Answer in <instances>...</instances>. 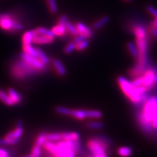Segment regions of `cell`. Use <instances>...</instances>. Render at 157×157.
I'll use <instances>...</instances> for the list:
<instances>
[{"label":"cell","mask_w":157,"mask_h":157,"mask_svg":"<svg viewBox=\"0 0 157 157\" xmlns=\"http://www.w3.org/2000/svg\"><path fill=\"white\" fill-rule=\"evenodd\" d=\"M0 157H10L8 152L5 149L0 148Z\"/></svg>","instance_id":"37"},{"label":"cell","mask_w":157,"mask_h":157,"mask_svg":"<svg viewBox=\"0 0 157 157\" xmlns=\"http://www.w3.org/2000/svg\"><path fill=\"white\" fill-rule=\"evenodd\" d=\"M52 65H53V67L56 69V72L60 76H65L66 73H67L66 68H65L63 63L60 60H58V59H53V60H52Z\"/></svg>","instance_id":"11"},{"label":"cell","mask_w":157,"mask_h":157,"mask_svg":"<svg viewBox=\"0 0 157 157\" xmlns=\"http://www.w3.org/2000/svg\"><path fill=\"white\" fill-rule=\"evenodd\" d=\"M56 111L57 113H58L59 114L64 116H70L71 109L63 106H58L56 108Z\"/></svg>","instance_id":"30"},{"label":"cell","mask_w":157,"mask_h":157,"mask_svg":"<svg viewBox=\"0 0 157 157\" xmlns=\"http://www.w3.org/2000/svg\"><path fill=\"white\" fill-rule=\"evenodd\" d=\"M23 52L29 55V56L37 57L36 48H34L31 44H23Z\"/></svg>","instance_id":"22"},{"label":"cell","mask_w":157,"mask_h":157,"mask_svg":"<svg viewBox=\"0 0 157 157\" xmlns=\"http://www.w3.org/2000/svg\"><path fill=\"white\" fill-rule=\"evenodd\" d=\"M84 39H86V38H84V37L83 36H82V35L78 34L77 36H76L75 38H74V42H75L76 44H77V43L82 42V41L84 40Z\"/></svg>","instance_id":"36"},{"label":"cell","mask_w":157,"mask_h":157,"mask_svg":"<svg viewBox=\"0 0 157 157\" xmlns=\"http://www.w3.org/2000/svg\"><path fill=\"white\" fill-rule=\"evenodd\" d=\"M86 114L87 118L92 119H101L103 117V113L98 110H86Z\"/></svg>","instance_id":"24"},{"label":"cell","mask_w":157,"mask_h":157,"mask_svg":"<svg viewBox=\"0 0 157 157\" xmlns=\"http://www.w3.org/2000/svg\"><path fill=\"white\" fill-rule=\"evenodd\" d=\"M88 46H89V42L86 39L82 41V42L76 44V50L77 51H82L85 50L86 48H87Z\"/></svg>","instance_id":"29"},{"label":"cell","mask_w":157,"mask_h":157,"mask_svg":"<svg viewBox=\"0 0 157 157\" xmlns=\"http://www.w3.org/2000/svg\"><path fill=\"white\" fill-rule=\"evenodd\" d=\"M67 21H67V17H66V15H62V16L60 17V19H59L58 23L66 25V23H67Z\"/></svg>","instance_id":"38"},{"label":"cell","mask_w":157,"mask_h":157,"mask_svg":"<svg viewBox=\"0 0 157 157\" xmlns=\"http://www.w3.org/2000/svg\"><path fill=\"white\" fill-rule=\"evenodd\" d=\"M35 31V35L36 34H42V35H46V36H55V35L51 29H48L44 27H39L34 29Z\"/></svg>","instance_id":"23"},{"label":"cell","mask_w":157,"mask_h":157,"mask_svg":"<svg viewBox=\"0 0 157 157\" xmlns=\"http://www.w3.org/2000/svg\"><path fill=\"white\" fill-rule=\"evenodd\" d=\"M23 157H32L31 156V154L30 155H28V156H23Z\"/></svg>","instance_id":"43"},{"label":"cell","mask_w":157,"mask_h":157,"mask_svg":"<svg viewBox=\"0 0 157 157\" xmlns=\"http://www.w3.org/2000/svg\"><path fill=\"white\" fill-rule=\"evenodd\" d=\"M49 9L52 13H56L58 11V6H57L56 0H48Z\"/></svg>","instance_id":"33"},{"label":"cell","mask_w":157,"mask_h":157,"mask_svg":"<svg viewBox=\"0 0 157 157\" xmlns=\"http://www.w3.org/2000/svg\"><path fill=\"white\" fill-rule=\"evenodd\" d=\"M132 85L134 86V87H139V86L143 85V78L142 75L136 76V77L132 80Z\"/></svg>","instance_id":"34"},{"label":"cell","mask_w":157,"mask_h":157,"mask_svg":"<svg viewBox=\"0 0 157 157\" xmlns=\"http://www.w3.org/2000/svg\"><path fill=\"white\" fill-rule=\"evenodd\" d=\"M23 133V125L22 121H18L17 126L13 130L7 133L3 138H0V146H12L19 142Z\"/></svg>","instance_id":"4"},{"label":"cell","mask_w":157,"mask_h":157,"mask_svg":"<svg viewBox=\"0 0 157 157\" xmlns=\"http://www.w3.org/2000/svg\"><path fill=\"white\" fill-rule=\"evenodd\" d=\"M147 11L150 13L152 16L154 17V18L157 19V10L152 6H148L147 7Z\"/></svg>","instance_id":"35"},{"label":"cell","mask_w":157,"mask_h":157,"mask_svg":"<svg viewBox=\"0 0 157 157\" xmlns=\"http://www.w3.org/2000/svg\"><path fill=\"white\" fill-rule=\"evenodd\" d=\"M127 47L130 56L134 58H137V57H138V50H137L136 44L132 42H129L127 44Z\"/></svg>","instance_id":"21"},{"label":"cell","mask_w":157,"mask_h":157,"mask_svg":"<svg viewBox=\"0 0 157 157\" xmlns=\"http://www.w3.org/2000/svg\"><path fill=\"white\" fill-rule=\"evenodd\" d=\"M139 122L146 132L157 129V97L148 98L144 102L141 113L139 115Z\"/></svg>","instance_id":"1"},{"label":"cell","mask_w":157,"mask_h":157,"mask_svg":"<svg viewBox=\"0 0 157 157\" xmlns=\"http://www.w3.org/2000/svg\"><path fill=\"white\" fill-rule=\"evenodd\" d=\"M46 135H47V132H41L36 137V141H35V145H37V146L42 147L43 146V144H44V143L47 141Z\"/></svg>","instance_id":"27"},{"label":"cell","mask_w":157,"mask_h":157,"mask_svg":"<svg viewBox=\"0 0 157 157\" xmlns=\"http://www.w3.org/2000/svg\"><path fill=\"white\" fill-rule=\"evenodd\" d=\"M157 29V19L154 18V21H152L151 23V29Z\"/></svg>","instance_id":"39"},{"label":"cell","mask_w":157,"mask_h":157,"mask_svg":"<svg viewBox=\"0 0 157 157\" xmlns=\"http://www.w3.org/2000/svg\"><path fill=\"white\" fill-rule=\"evenodd\" d=\"M151 34L153 36L157 37V29H152L151 30Z\"/></svg>","instance_id":"41"},{"label":"cell","mask_w":157,"mask_h":157,"mask_svg":"<svg viewBox=\"0 0 157 157\" xmlns=\"http://www.w3.org/2000/svg\"><path fill=\"white\" fill-rule=\"evenodd\" d=\"M0 100L3 102L5 105H9V106H13L15 104L13 103L11 98H10L7 93L4 91V90H0Z\"/></svg>","instance_id":"19"},{"label":"cell","mask_w":157,"mask_h":157,"mask_svg":"<svg viewBox=\"0 0 157 157\" xmlns=\"http://www.w3.org/2000/svg\"><path fill=\"white\" fill-rule=\"evenodd\" d=\"M51 30L53 32L55 36H63L67 32L66 25L60 23H58V24L54 25Z\"/></svg>","instance_id":"12"},{"label":"cell","mask_w":157,"mask_h":157,"mask_svg":"<svg viewBox=\"0 0 157 157\" xmlns=\"http://www.w3.org/2000/svg\"><path fill=\"white\" fill-rule=\"evenodd\" d=\"M7 94H8L10 98H11V100L14 103L15 105L21 103L22 98H21V95L15 89H13V88H9L8 90H7Z\"/></svg>","instance_id":"15"},{"label":"cell","mask_w":157,"mask_h":157,"mask_svg":"<svg viewBox=\"0 0 157 157\" xmlns=\"http://www.w3.org/2000/svg\"><path fill=\"white\" fill-rule=\"evenodd\" d=\"M109 21H110L109 16H108V15L103 16L93 23V29H95V30H98V29H101L102 27H103L104 25H106L107 23L109 22Z\"/></svg>","instance_id":"17"},{"label":"cell","mask_w":157,"mask_h":157,"mask_svg":"<svg viewBox=\"0 0 157 157\" xmlns=\"http://www.w3.org/2000/svg\"><path fill=\"white\" fill-rule=\"evenodd\" d=\"M156 75V71L154 68H148L142 74L143 78V85L148 90L151 89L154 84V78Z\"/></svg>","instance_id":"8"},{"label":"cell","mask_w":157,"mask_h":157,"mask_svg":"<svg viewBox=\"0 0 157 157\" xmlns=\"http://www.w3.org/2000/svg\"><path fill=\"white\" fill-rule=\"evenodd\" d=\"M36 52H37V58L44 63L45 66H48V65L50 63V60L49 58V57L47 56L46 54L43 52L42 50H41L39 48H36Z\"/></svg>","instance_id":"20"},{"label":"cell","mask_w":157,"mask_h":157,"mask_svg":"<svg viewBox=\"0 0 157 157\" xmlns=\"http://www.w3.org/2000/svg\"><path fill=\"white\" fill-rule=\"evenodd\" d=\"M87 148L92 154H106L108 146L106 143L99 138H93L87 142Z\"/></svg>","instance_id":"6"},{"label":"cell","mask_w":157,"mask_h":157,"mask_svg":"<svg viewBox=\"0 0 157 157\" xmlns=\"http://www.w3.org/2000/svg\"><path fill=\"white\" fill-rule=\"evenodd\" d=\"M10 71L12 76L19 80L24 79L29 76L40 73L39 71L35 69L21 58L12 65Z\"/></svg>","instance_id":"2"},{"label":"cell","mask_w":157,"mask_h":157,"mask_svg":"<svg viewBox=\"0 0 157 157\" xmlns=\"http://www.w3.org/2000/svg\"><path fill=\"white\" fill-rule=\"evenodd\" d=\"M117 83L122 93L129 98V100L132 103L136 104V105L142 103V95L137 93L135 90L132 82H129L126 78L120 76L117 77Z\"/></svg>","instance_id":"3"},{"label":"cell","mask_w":157,"mask_h":157,"mask_svg":"<svg viewBox=\"0 0 157 157\" xmlns=\"http://www.w3.org/2000/svg\"><path fill=\"white\" fill-rule=\"evenodd\" d=\"M87 127L90 129H100L103 128L104 124L101 121H90V122L87 124Z\"/></svg>","instance_id":"28"},{"label":"cell","mask_w":157,"mask_h":157,"mask_svg":"<svg viewBox=\"0 0 157 157\" xmlns=\"http://www.w3.org/2000/svg\"><path fill=\"white\" fill-rule=\"evenodd\" d=\"M117 154L121 157H129L132 154V150L130 147L121 146L117 149Z\"/></svg>","instance_id":"18"},{"label":"cell","mask_w":157,"mask_h":157,"mask_svg":"<svg viewBox=\"0 0 157 157\" xmlns=\"http://www.w3.org/2000/svg\"><path fill=\"white\" fill-rule=\"evenodd\" d=\"M46 138L48 141L51 142H58L61 140V134L60 132H50L47 133Z\"/></svg>","instance_id":"25"},{"label":"cell","mask_w":157,"mask_h":157,"mask_svg":"<svg viewBox=\"0 0 157 157\" xmlns=\"http://www.w3.org/2000/svg\"><path fill=\"white\" fill-rule=\"evenodd\" d=\"M66 31H67V32L69 33V34L71 35H72V36H76L78 34L77 29H76V25H74V23L67 21V23H66Z\"/></svg>","instance_id":"26"},{"label":"cell","mask_w":157,"mask_h":157,"mask_svg":"<svg viewBox=\"0 0 157 157\" xmlns=\"http://www.w3.org/2000/svg\"><path fill=\"white\" fill-rule=\"evenodd\" d=\"M31 156L32 157H40L41 156V146L35 145L31 149Z\"/></svg>","instance_id":"32"},{"label":"cell","mask_w":157,"mask_h":157,"mask_svg":"<svg viewBox=\"0 0 157 157\" xmlns=\"http://www.w3.org/2000/svg\"><path fill=\"white\" fill-rule=\"evenodd\" d=\"M0 28L6 31H19L23 30V25L9 14L0 15Z\"/></svg>","instance_id":"5"},{"label":"cell","mask_w":157,"mask_h":157,"mask_svg":"<svg viewBox=\"0 0 157 157\" xmlns=\"http://www.w3.org/2000/svg\"><path fill=\"white\" fill-rule=\"evenodd\" d=\"M20 56H21V59H23L24 61L26 62L29 65H30L31 66H32L33 68H34L35 69L39 71V72L43 71L46 68V66L37 57L29 56V55L23 52H21Z\"/></svg>","instance_id":"7"},{"label":"cell","mask_w":157,"mask_h":157,"mask_svg":"<svg viewBox=\"0 0 157 157\" xmlns=\"http://www.w3.org/2000/svg\"><path fill=\"white\" fill-rule=\"evenodd\" d=\"M70 116L74 119H78V120H83V119L87 118L86 114V110L81 109H71Z\"/></svg>","instance_id":"13"},{"label":"cell","mask_w":157,"mask_h":157,"mask_svg":"<svg viewBox=\"0 0 157 157\" xmlns=\"http://www.w3.org/2000/svg\"><path fill=\"white\" fill-rule=\"evenodd\" d=\"M61 134L63 140H79V134L76 132H65Z\"/></svg>","instance_id":"16"},{"label":"cell","mask_w":157,"mask_h":157,"mask_svg":"<svg viewBox=\"0 0 157 157\" xmlns=\"http://www.w3.org/2000/svg\"><path fill=\"white\" fill-rule=\"evenodd\" d=\"M90 157H109L106 154H93Z\"/></svg>","instance_id":"40"},{"label":"cell","mask_w":157,"mask_h":157,"mask_svg":"<svg viewBox=\"0 0 157 157\" xmlns=\"http://www.w3.org/2000/svg\"><path fill=\"white\" fill-rule=\"evenodd\" d=\"M35 36L34 30L25 31L22 36V44H31L33 42Z\"/></svg>","instance_id":"14"},{"label":"cell","mask_w":157,"mask_h":157,"mask_svg":"<svg viewBox=\"0 0 157 157\" xmlns=\"http://www.w3.org/2000/svg\"><path fill=\"white\" fill-rule=\"evenodd\" d=\"M55 36H46V35L36 34L35 35L33 43L36 44H48L53 42Z\"/></svg>","instance_id":"10"},{"label":"cell","mask_w":157,"mask_h":157,"mask_svg":"<svg viewBox=\"0 0 157 157\" xmlns=\"http://www.w3.org/2000/svg\"><path fill=\"white\" fill-rule=\"evenodd\" d=\"M75 50H76V43L72 42L68 43V44L65 47L63 52L65 54H70Z\"/></svg>","instance_id":"31"},{"label":"cell","mask_w":157,"mask_h":157,"mask_svg":"<svg viewBox=\"0 0 157 157\" xmlns=\"http://www.w3.org/2000/svg\"><path fill=\"white\" fill-rule=\"evenodd\" d=\"M124 1H127V2H132V0H124Z\"/></svg>","instance_id":"44"},{"label":"cell","mask_w":157,"mask_h":157,"mask_svg":"<svg viewBox=\"0 0 157 157\" xmlns=\"http://www.w3.org/2000/svg\"><path fill=\"white\" fill-rule=\"evenodd\" d=\"M157 84V73L155 75V78H154V84Z\"/></svg>","instance_id":"42"},{"label":"cell","mask_w":157,"mask_h":157,"mask_svg":"<svg viewBox=\"0 0 157 157\" xmlns=\"http://www.w3.org/2000/svg\"><path fill=\"white\" fill-rule=\"evenodd\" d=\"M76 27L77 29L78 34L83 36L84 38L90 39L93 36V31L92 29L87 26L84 23L78 22L76 23Z\"/></svg>","instance_id":"9"}]
</instances>
